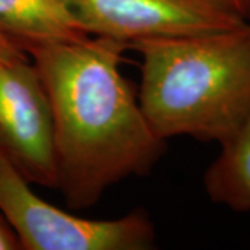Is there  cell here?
<instances>
[{
    "label": "cell",
    "mask_w": 250,
    "mask_h": 250,
    "mask_svg": "<svg viewBox=\"0 0 250 250\" xmlns=\"http://www.w3.org/2000/svg\"><path fill=\"white\" fill-rule=\"evenodd\" d=\"M126 49L89 35L25 50L50 103L56 189L74 210L98 203L123 179L147 174L166 149L120 71Z\"/></svg>",
    "instance_id": "obj_1"
},
{
    "label": "cell",
    "mask_w": 250,
    "mask_h": 250,
    "mask_svg": "<svg viewBox=\"0 0 250 250\" xmlns=\"http://www.w3.org/2000/svg\"><path fill=\"white\" fill-rule=\"evenodd\" d=\"M138 99L154 132L221 143L250 118V21L206 35L142 39Z\"/></svg>",
    "instance_id": "obj_2"
},
{
    "label": "cell",
    "mask_w": 250,
    "mask_h": 250,
    "mask_svg": "<svg viewBox=\"0 0 250 250\" xmlns=\"http://www.w3.org/2000/svg\"><path fill=\"white\" fill-rule=\"evenodd\" d=\"M0 154V211L25 250H145L154 227L145 211L88 220L47 203Z\"/></svg>",
    "instance_id": "obj_3"
},
{
    "label": "cell",
    "mask_w": 250,
    "mask_h": 250,
    "mask_svg": "<svg viewBox=\"0 0 250 250\" xmlns=\"http://www.w3.org/2000/svg\"><path fill=\"white\" fill-rule=\"evenodd\" d=\"M93 36L128 46L142 39L215 34L246 20L223 0H65Z\"/></svg>",
    "instance_id": "obj_4"
},
{
    "label": "cell",
    "mask_w": 250,
    "mask_h": 250,
    "mask_svg": "<svg viewBox=\"0 0 250 250\" xmlns=\"http://www.w3.org/2000/svg\"><path fill=\"white\" fill-rule=\"evenodd\" d=\"M0 154L29 184L57 187L50 103L29 59L0 60Z\"/></svg>",
    "instance_id": "obj_5"
},
{
    "label": "cell",
    "mask_w": 250,
    "mask_h": 250,
    "mask_svg": "<svg viewBox=\"0 0 250 250\" xmlns=\"http://www.w3.org/2000/svg\"><path fill=\"white\" fill-rule=\"evenodd\" d=\"M0 35L25 53L31 46L80 41L89 34L65 0H0Z\"/></svg>",
    "instance_id": "obj_6"
},
{
    "label": "cell",
    "mask_w": 250,
    "mask_h": 250,
    "mask_svg": "<svg viewBox=\"0 0 250 250\" xmlns=\"http://www.w3.org/2000/svg\"><path fill=\"white\" fill-rule=\"evenodd\" d=\"M220 145V156L203 177L206 193L232 211H250V118Z\"/></svg>",
    "instance_id": "obj_7"
},
{
    "label": "cell",
    "mask_w": 250,
    "mask_h": 250,
    "mask_svg": "<svg viewBox=\"0 0 250 250\" xmlns=\"http://www.w3.org/2000/svg\"><path fill=\"white\" fill-rule=\"evenodd\" d=\"M20 242L16 232L0 211V250H20Z\"/></svg>",
    "instance_id": "obj_8"
},
{
    "label": "cell",
    "mask_w": 250,
    "mask_h": 250,
    "mask_svg": "<svg viewBox=\"0 0 250 250\" xmlns=\"http://www.w3.org/2000/svg\"><path fill=\"white\" fill-rule=\"evenodd\" d=\"M29 59L27 54L22 53L13 43L3 35H0V60L1 62H16V60H25Z\"/></svg>",
    "instance_id": "obj_9"
},
{
    "label": "cell",
    "mask_w": 250,
    "mask_h": 250,
    "mask_svg": "<svg viewBox=\"0 0 250 250\" xmlns=\"http://www.w3.org/2000/svg\"><path fill=\"white\" fill-rule=\"evenodd\" d=\"M229 7H232L239 16L250 21V0H223Z\"/></svg>",
    "instance_id": "obj_10"
}]
</instances>
